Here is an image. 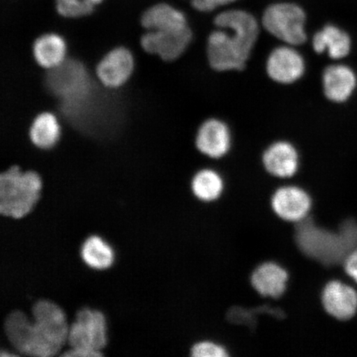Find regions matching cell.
Here are the masks:
<instances>
[{
    "mask_svg": "<svg viewBox=\"0 0 357 357\" xmlns=\"http://www.w3.org/2000/svg\"><path fill=\"white\" fill-rule=\"evenodd\" d=\"M33 321L22 311L12 312L4 322L8 342L22 355L51 357L67 343L69 327L63 310L49 301L35 303Z\"/></svg>",
    "mask_w": 357,
    "mask_h": 357,
    "instance_id": "6da1fadb",
    "label": "cell"
},
{
    "mask_svg": "<svg viewBox=\"0 0 357 357\" xmlns=\"http://www.w3.org/2000/svg\"><path fill=\"white\" fill-rule=\"evenodd\" d=\"M214 24L218 30L208 38L209 65L217 71L243 70L259 36L256 17L247 11L229 10L218 15Z\"/></svg>",
    "mask_w": 357,
    "mask_h": 357,
    "instance_id": "7a4b0ae2",
    "label": "cell"
},
{
    "mask_svg": "<svg viewBox=\"0 0 357 357\" xmlns=\"http://www.w3.org/2000/svg\"><path fill=\"white\" fill-rule=\"evenodd\" d=\"M41 190L38 173L12 167L0 176V213L17 220L28 215L37 204Z\"/></svg>",
    "mask_w": 357,
    "mask_h": 357,
    "instance_id": "3957f363",
    "label": "cell"
},
{
    "mask_svg": "<svg viewBox=\"0 0 357 357\" xmlns=\"http://www.w3.org/2000/svg\"><path fill=\"white\" fill-rule=\"evenodd\" d=\"M261 22L268 33L289 46H298L306 42V15L298 4H271L263 13Z\"/></svg>",
    "mask_w": 357,
    "mask_h": 357,
    "instance_id": "277c9868",
    "label": "cell"
},
{
    "mask_svg": "<svg viewBox=\"0 0 357 357\" xmlns=\"http://www.w3.org/2000/svg\"><path fill=\"white\" fill-rule=\"evenodd\" d=\"M67 344L73 349L100 352L107 345V324L104 314L99 310L83 307L75 315L69 327Z\"/></svg>",
    "mask_w": 357,
    "mask_h": 357,
    "instance_id": "5b68a950",
    "label": "cell"
},
{
    "mask_svg": "<svg viewBox=\"0 0 357 357\" xmlns=\"http://www.w3.org/2000/svg\"><path fill=\"white\" fill-rule=\"evenodd\" d=\"M48 86L62 100L78 102L89 92V77L86 69L79 62L64 61L51 69L47 77Z\"/></svg>",
    "mask_w": 357,
    "mask_h": 357,
    "instance_id": "8992f818",
    "label": "cell"
},
{
    "mask_svg": "<svg viewBox=\"0 0 357 357\" xmlns=\"http://www.w3.org/2000/svg\"><path fill=\"white\" fill-rule=\"evenodd\" d=\"M191 40L192 31L188 25L181 29L149 31L142 36L141 45L146 52L172 61L185 52Z\"/></svg>",
    "mask_w": 357,
    "mask_h": 357,
    "instance_id": "52a82bcc",
    "label": "cell"
},
{
    "mask_svg": "<svg viewBox=\"0 0 357 357\" xmlns=\"http://www.w3.org/2000/svg\"><path fill=\"white\" fill-rule=\"evenodd\" d=\"M322 303L333 318L349 322L357 314V290L348 281L331 280L323 289Z\"/></svg>",
    "mask_w": 357,
    "mask_h": 357,
    "instance_id": "ba28073f",
    "label": "cell"
},
{
    "mask_svg": "<svg viewBox=\"0 0 357 357\" xmlns=\"http://www.w3.org/2000/svg\"><path fill=\"white\" fill-rule=\"evenodd\" d=\"M271 205L275 213L283 220L296 223L309 216L312 198L300 186L284 185L275 190Z\"/></svg>",
    "mask_w": 357,
    "mask_h": 357,
    "instance_id": "9c48e42d",
    "label": "cell"
},
{
    "mask_svg": "<svg viewBox=\"0 0 357 357\" xmlns=\"http://www.w3.org/2000/svg\"><path fill=\"white\" fill-rule=\"evenodd\" d=\"M305 70L303 58L290 47H280L271 52L266 71L271 79L280 84H291L303 77Z\"/></svg>",
    "mask_w": 357,
    "mask_h": 357,
    "instance_id": "30bf717a",
    "label": "cell"
},
{
    "mask_svg": "<svg viewBox=\"0 0 357 357\" xmlns=\"http://www.w3.org/2000/svg\"><path fill=\"white\" fill-rule=\"evenodd\" d=\"M262 166L271 176L289 180L300 171V156L289 142H278L268 147L263 154Z\"/></svg>",
    "mask_w": 357,
    "mask_h": 357,
    "instance_id": "8fae6325",
    "label": "cell"
},
{
    "mask_svg": "<svg viewBox=\"0 0 357 357\" xmlns=\"http://www.w3.org/2000/svg\"><path fill=\"white\" fill-rule=\"evenodd\" d=\"M134 66L131 52L124 47L114 49L97 66L98 78L104 86L119 88L131 77Z\"/></svg>",
    "mask_w": 357,
    "mask_h": 357,
    "instance_id": "7c38bea8",
    "label": "cell"
},
{
    "mask_svg": "<svg viewBox=\"0 0 357 357\" xmlns=\"http://www.w3.org/2000/svg\"><path fill=\"white\" fill-rule=\"evenodd\" d=\"M201 153L211 159L223 158L230 149L231 133L221 120L211 119L201 125L195 140Z\"/></svg>",
    "mask_w": 357,
    "mask_h": 357,
    "instance_id": "4fadbf2b",
    "label": "cell"
},
{
    "mask_svg": "<svg viewBox=\"0 0 357 357\" xmlns=\"http://www.w3.org/2000/svg\"><path fill=\"white\" fill-rule=\"evenodd\" d=\"M325 96L334 102L349 100L357 86L354 70L346 65H332L325 69L323 75Z\"/></svg>",
    "mask_w": 357,
    "mask_h": 357,
    "instance_id": "5bb4252c",
    "label": "cell"
},
{
    "mask_svg": "<svg viewBox=\"0 0 357 357\" xmlns=\"http://www.w3.org/2000/svg\"><path fill=\"white\" fill-rule=\"evenodd\" d=\"M289 273L283 266L274 261H266L252 272L253 287L263 297L278 298L287 288Z\"/></svg>",
    "mask_w": 357,
    "mask_h": 357,
    "instance_id": "9a60e30c",
    "label": "cell"
},
{
    "mask_svg": "<svg viewBox=\"0 0 357 357\" xmlns=\"http://www.w3.org/2000/svg\"><path fill=\"white\" fill-rule=\"evenodd\" d=\"M312 47L319 54L327 52L332 59L340 60L349 55L351 40L344 30L337 26L328 24L314 34Z\"/></svg>",
    "mask_w": 357,
    "mask_h": 357,
    "instance_id": "2e32d148",
    "label": "cell"
},
{
    "mask_svg": "<svg viewBox=\"0 0 357 357\" xmlns=\"http://www.w3.org/2000/svg\"><path fill=\"white\" fill-rule=\"evenodd\" d=\"M142 25L149 31H162L188 26L184 13L167 3H158L142 15Z\"/></svg>",
    "mask_w": 357,
    "mask_h": 357,
    "instance_id": "e0dca14e",
    "label": "cell"
},
{
    "mask_svg": "<svg viewBox=\"0 0 357 357\" xmlns=\"http://www.w3.org/2000/svg\"><path fill=\"white\" fill-rule=\"evenodd\" d=\"M66 45L61 36L48 33L41 36L33 44V55L39 66L49 70L65 61Z\"/></svg>",
    "mask_w": 357,
    "mask_h": 357,
    "instance_id": "ac0fdd59",
    "label": "cell"
},
{
    "mask_svg": "<svg viewBox=\"0 0 357 357\" xmlns=\"http://www.w3.org/2000/svg\"><path fill=\"white\" fill-rule=\"evenodd\" d=\"M191 190L198 199L204 202H213L220 198L225 190V181L217 169L202 168L192 177Z\"/></svg>",
    "mask_w": 357,
    "mask_h": 357,
    "instance_id": "d6986e66",
    "label": "cell"
},
{
    "mask_svg": "<svg viewBox=\"0 0 357 357\" xmlns=\"http://www.w3.org/2000/svg\"><path fill=\"white\" fill-rule=\"evenodd\" d=\"M82 257L86 264L96 270H106L113 265L114 250L100 236H89L82 245Z\"/></svg>",
    "mask_w": 357,
    "mask_h": 357,
    "instance_id": "ffe728a7",
    "label": "cell"
},
{
    "mask_svg": "<svg viewBox=\"0 0 357 357\" xmlns=\"http://www.w3.org/2000/svg\"><path fill=\"white\" fill-rule=\"evenodd\" d=\"M29 136L39 149H51L60 137V125L55 116L51 113L39 114L30 128Z\"/></svg>",
    "mask_w": 357,
    "mask_h": 357,
    "instance_id": "44dd1931",
    "label": "cell"
},
{
    "mask_svg": "<svg viewBox=\"0 0 357 357\" xmlns=\"http://www.w3.org/2000/svg\"><path fill=\"white\" fill-rule=\"evenodd\" d=\"M102 0H56L58 13L65 17H80L91 15Z\"/></svg>",
    "mask_w": 357,
    "mask_h": 357,
    "instance_id": "7402d4cb",
    "label": "cell"
},
{
    "mask_svg": "<svg viewBox=\"0 0 357 357\" xmlns=\"http://www.w3.org/2000/svg\"><path fill=\"white\" fill-rule=\"evenodd\" d=\"M190 357H230L225 347L218 343L203 340L195 343L191 347Z\"/></svg>",
    "mask_w": 357,
    "mask_h": 357,
    "instance_id": "603a6c76",
    "label": "cell"
},
{
    "mask_svg": "<svg viewBox=\"0 0 357 357\" xmlns=\"http://www.w3.org/2000/svg\"><path fill=\"white\" fill-rule=\"evenodd\" d=\"M238 1V0H191L192 6L200 12H211L221 6Z\"/></svg>",
    "mask_w": 357,
    "mask_h": 357,
    "instance_id": "cb8c5ba5",
    "label": "cell"
},
{
    "mask_svg": "<svg viewBox=\"0 0 357 357\" xmlns=\"http://www.w3.org/2000/svg\"><path fill=\"white\" fill-rule=\"evenodd\" d=\"M343 271L350 282L357 284V248L348 254L342 264Z\"/></svg>",
    "mask_w": 357,
    "mask_h": 357,
    "instance_id": "d4e9b609",
    "label": "cell"
},
{
    "mask_svg": "<svg viewBox=\"0 0 357 357\" xmlns=\"http://www.w3.org/2000/svg\"><path fill=\"white\" fill-rule=\"evenodd\" d=\"M61 356L67 357H97L102 356V354H100V352H93L83 349H73V348H70L68 351H65L64 354Z\"/></svg>",
    "mask_w": 357,
    "mask_h": 357,
    "instance_id": "484cf974",
    "label": "cell"
},
{
    "mask_svg": "<svg viewBox=\"0 0 357 357\" xmlns=\"http://www.w3.org/2000/svg\"><path fill=\"white\" fill-rule=\"evenodd\" d=\"M176 327L178 328V324H176ZM178 342H180V340H178ZM180 346H181V344H180ZM181 351H182V350H181ZM182 354H183V352H182ZM183 356H184V354H183Z\"/></svg>",
    "mask_w": 357,
    "mask_h": 357,
    "instance_id": "4316f807",
    "label": "cell"
}]
</instances>
